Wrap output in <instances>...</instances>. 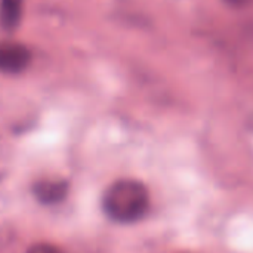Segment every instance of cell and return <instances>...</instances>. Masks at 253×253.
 <instances>
[{
  "label": "cell",
  "mask_w": 253,
  "mask_h": 253,
  "mask_svg": "<svg viewBox=\"0 0 253 253\" xmlns=\"http://www.w3.org/2000/svg\"><path fill=\"white\" fill-rule=\"evenodd\" d=\"M99 205L102 213L111 222L135 224L148 213L150 191L138 179H117L104 190Z\"/></svg>",
  "instance_id": "1"
},
{
  "label": "cell",
  "mask_w": 253,
  "mask_h": 253,
  "mask_svg": "<svg viewBox=\"0 0 253 253\" xmlns=\"http://www.w3.org/2000/svg\"><path fill=\"white\" fill-rule=\"evenodd\" d=\"M25 253H65L59 246L47 242H37L33 243Z\"/></svg>",
  "instance_id": "5"
},
{
  "label": "cell",
  "mask_w": 253,
  "mask_h": 253,
  "mask_svg": "<svg viewBox=\"0 0 253 253\" xmlns=\"http://www.w3.org/2000/svg\"><path fill=\"white\" fill-rule=\"evenodd\" d=\"M24 0H0V27L6 31H13L21 19Z\"/></svg>",
  "instance_id": "4"
},
{
  "label": "cell",
  "mask_w": 253,
  "mask_h": 253,
  "mask_svg": "<svg viewBox=\"0 0 253 253\" xmlns=\"http://www.w3.org/2000/svg\"><path fill=\"white\" fill-rule=\"evenodd\" d=\"M230 7H234V9H245V7H249L253 6V0H224Z\"/></svg>",
  "instance_id": "6"
},
{
  "label": "cell",
  "mask_w": 253,
  "mask_h": 253,
  "mask_svg": "<svg viewBox=\"0 0 253 253\" xmlns=\"http://www.w3.org/2000/svg\"><path fill=\"white\" fill-rule=\"evenodd\" d=\"M31 62V52L25 44L16 42H0V71L16 74Z\"/></svg>",
  "instance_id": "3"
},
{
  "label": "cell",
  "mask_w": 253,
  "mask_h": 253,
  "mask_svg": "<svg viewBox=\"0 0 253 253\" xmlns=\"http://www.w3.org/2000/svg\"><path fill=\"white\" fill-rule=\"evenodd\" d=\"M70 182L61 176H44L39 178L31 184V196L34 200L46 208L59 206L68 199Z\"/></svg>",
  "instance_id": "2"
}]
</instances>
